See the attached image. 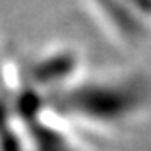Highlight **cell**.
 <instances>
[{
    "instance_id": "cell-1",
    "label": "cell",
    "mask_w": 151,
    "mask_h": 151,
    "mask_svg": "<svg viewBox=\"0 0 151 151\" xmlns=\"http://www.w3.org/2000/svg\"><path fill=\"white\" fill-rule=\"evenodd\" d=\"M45 101L69 127L109 135L138 124L151 113V77L138 71L82 74Z\"/></svg>"
},
{
    "instance_id": "cell-2",
    "label": "cell",
    "mask_w": 151,
    "mask_h": 151,
    "mask_svg": "<svg viewBox=\"0 0 151 151\" xmlns=\"http://www.w3.org/2000/svg\"><path fill=\"white\" fill-rule=\"evenodd\" d=\"M108 35L127 47L151 37V0H82Z\"/></svg>"
},
{
    "instance_id": "cell-3",
    "label": "cell",
    "mask_w": 151,
    "mask_h": 151,
    "mask_svg": "<svg viewBox=\"0 0 151 151\" xmlns=\"http://www.w3.org/2000/svg\"><path fill=\"white\" fill-rule=\"evenodd\" d=\"M8 61L3 58L2 52H0V90L3 87V79H5V73H6V68H8Z\"/></svg>"
}]
</instances>
